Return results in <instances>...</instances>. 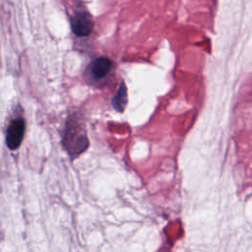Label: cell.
<instances>
[{
	"label": "cell",
	"instance_id": "1",
	"mask_svg": "<svg viewBox=\"0 0 252 252\" xmlns=\"http://www.w3.org/2000/svg\"><path fill=\"white\" fill-rule=\"evenodd\" d=\"M25 120L21 117L11 121L6 132V144L10 150H16L21 145L25 135Z\"/></svg>",
	"mask_w": 252,
	"mask_h": 252
},
{
	"label": "cell",
	"instance_id": "2",
	"mask_svg": "<svg viewBox=\"0 0 252 252\" xmlns=\"http://www.w3.org/2000/svg\"><path fill=\"white\" fill-rule=\"evenodd\" d=\"M94 24L87 13H78L71 19V28L79 36H87L91 33Z\"/></svg>",
	"mask_w": 252,
	"mask_h": 252
},
{
	"label": "cell",
	"instance_id": "3",
	"mask_svg": "<svg viewBox=\"0 0 252 252\" xmlns=\"http://www.w3.org/2000/svg\"><path fill=\"white\" fill-rule=\"evenodd\" d=\"M111 68V61L105 57H99L93 62L92 74L95 79H101L107 75Z\"/></svg>",
	"mask_w": 252,
	"mask_h": 252
},
{
	"label": "cell",
	"instance_id": "4",
	"mask_svg": "<svg viewBox=\"0 0 252 252\" xmlns=\"http://www.w3.org/2000/svg\"><path fill=\"white\" fill-rule=\"evenodd\" d=\"M126 103H127V89L125 85L121 83L116 95L112 99V105L117 111L122 112L126 106Z\"/></svg>",
	"mask_w": 252,
	"mask_h": 252
}]
</instances>
